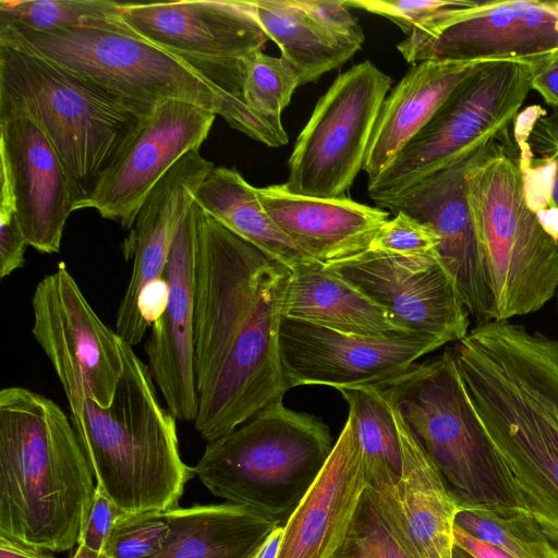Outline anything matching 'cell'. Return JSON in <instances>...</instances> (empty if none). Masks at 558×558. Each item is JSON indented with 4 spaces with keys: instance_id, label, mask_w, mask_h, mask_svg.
Wrapping results in <instances>:
<instances>
[{
    "instance_id": "cell-1",
    "label": "cell",
    "mask_w": 558,
    "mask_h": 558,
    "mask_svg": "<svg viewBox=\"0 0 558 558\" xmlns=\"http://www.w3.org/2000/svg\"><path fill=\"white\" fill-rule=\"evenodd\" d=\"M195 429L207 441L282 402L279 352L291 269L230 231L194 202Z\"/></svg>"
},
{
    "instance_id": "cell-2",
    "label": "cell",
    "mask_w": 558,
    "mask_h": 558,
    "mask_svg": "<svg viewBox=\"0 0 558 558\" xmlns=\"http://www.w3.org/2000/svg\"><path fill=\"white\" fill-rule=\"evenodd\" d=\"M485 432L537 521L558 529V340L510 320L451 348Z\"/></svg>"
},
{
    "instance_id": "cell-3",
    "label": "cell",
    "mask_w": 558,
    "mask_h": 558,
    "mask_svg": "<svg viewBox=\"0 0 558 558\" xmlns=\"http://www.w3.org/2000/svg\"><path fill=\"white\" fill-rule=\"evenodd\" d=\"M71 418L24 387L0 391V534L49 551L77 545L96 486Z\"/></svg>"
},
{
    "instance_id": "cell-4",
    "label": "cell",
    "mask_w": 558,
    "mask_h": 558,
    "mask_svg": "<svg viewBox=\"0 0 558 558\" xmlns=\"http://www.w3.org/2000/svg\"><path fill=\"white\" fill-rule=\"evenodd\" d=\"M123 372L108 407L90 399L70 418L99 486L124 512L178 507L195 475L179 451L175 417L157 397L146 363L121 340Z\"/></svg>"
},
{
    "instance_id": "cell-5",
    "label": "cell",
    "mask_w": 558,
    "mask_h": 558,
    "mask_svg": "<svg viewBox=\"0 0 558 558\" xmlns=\"http://www.w3.org/2000/svg\"><path fill=\"white\" fill-rule=\"evenodd\" d=\"M372 385L397 410L459 506L501 515L530 512L475 413L451 348Z\"/></svg>"
},
{
    "instance_id": "cell-6",
    "label": "cell",
    "mask_w": 558,
    "mask_h": 558,
    "mask_svg": "<svg viewBox=\"0 0 558 558\" xmlns=\"http://www.w3.org/2000/svg\"><path fill=\"white\" fill-rule=\"evenodd\" d=\"M0 97L24 109L48 136L84 209L105 171L147 117L65 68L0 44Z\"/></svg>"
},
{
    "instance_id": "cell-7",
    "label": "cell",
    "mask_w": 558,
    "mask_h": 558,
    "mask_svg": "<svg viewBox=\"0 0 558 558\" xmlns=\"http://www.w3.org/2000/svg\"><path fill=\"white\" fill-rule=\"evenodd\" d=\"M466 181L494 320L542 310L558 289V243L527 203L518 153L490 142L474 153Z\"/></svg>"
},
{
    "instance_id": "cell-8",
    "label": "cell",
    "mask_w": 558,
    "mask_h": 558,
    "mask_svg": "<svg viewBox=\"0 0 558 558\" xmlns=\"http://www.w3.org/2000/svg\"><path fill=\"white\" fill-rule=\"evenodd\" d=\"M332 448L319 417L279 402L208 441L194 473L215 496L283 524Z\"/></svg>"
},
{
    "instance_id": "cell-9",
    "label": "cell",
    "mask_w": 558,
    "mask_h": 558,
    "mask_svg": "<svg viewBox=\"0 0 558 558\" xmlns=\"http://www.w3.org/2000/svg\"><path fill=\"white\" fill-rule=\"evenodd\" d=\"M0 44L35 52L93 82L148 116L181 100L219 116L222 98L209 61L172 53L138 37L120 20L41 33L0 24Z\"/></svg>"
},
{
    "instance_id": "cell-10",
    "label": "cell",
    "mask_w": 558,
    "mask_h": 558,
    "mask_svg": "<svg viewBox=\"0 0 558 558\" xmlns=\"http://www.w3.org/2000/svg\"><path fill=\"white\" fill-rule=\"evenodd\" d=\"M531 89L529 59L478 62L392 163L367 181L369 197L378 205L507 135Z\"/></svg>"
},
{
    "instance_id": "cell-11",
    "label": "cell",
    "mask_w": 558,
    "mask_h": 558,
    "mask_svg": "<svg viewBox=\"0 0 558 558\" xmlns=\"http://www.w3.org/2000/svg\"><path fill=\"white\" fill-rule=\"evenodd\" d=\"M391 83L369 60L337 76L296 138L284 183L289 191L322 198L344 196L363 168Z\"/></svg>"
},
{
    "instance_id": "cell-12",
    "label": "cell",
    "mask_w": 558,
    "mask_h": 558,
    "mask_svg": "<svg viewBox=\"0 0 558 558\" xmlns=\"http://www.w3.org/2000/svg\"><path fill=\"white\" fill-rule=\"evenodd\" d=\"M32 310V333L70 410L85 399L108 407L123 372L121 339L99 318L64 265L37 283Z\"/></svg>"
},
{
    "instance_id": "cell-13",
    "label": "cell",
    "mask_w": 558,
    "mask_h": 558,
    "mask_svg": "<svg viewBox=\"0 0 558 558\" xmlns=\"http://www.w3.org/2000/svg\"><path fill=\"white\" fill-rule=\"evenodd\" d=\"M397 49L413 65L531 59L558 49V1H475L412 32Z\"/></svg>"
},
{
    "instance_id": "cell-14",
    "label": "cell",
    "mask_w": 558,
    "mask_h": 558,
    "mask_svg": "<svg viewBox=\"0 0 558 558\" xmlns=\"http://www.w3.org/2000/svg\"><path fill=\"white\" fill-rule=\"evenodd\" d=\"M446 342L420 333L361 336L283 317L279 352L290 388L325 385L337 390L389 379Z\"/></svg>"
},
{
    "instance_id": "cell-15",
    "label": "cell",
    "mask_w": 558,
    "mask_h": 558,
    "mask_svg": "<svg viewBox=\"0 0 558 558\" xmlns=\"http://www.w3.org/2000/svg\"><path fill=\"white\" fill-rule=\"evenodd\" d=\"M216 116L187 101L159 104L101 175L84 209L131 230L155 185L184 155L201 148Z\"/></svg>"
},
{
    "instance_id": "cell-16",
    "label": "cell",
    "mask_w": 558,
    "mask_h": 558,
    "mask_svg": "<svg viewBox=\"0 0 558 558\" xmlns=\"http://www.w3.org/2000/svg\"><path fill=\"white\" fill-rule=\"evenodd\" d=\"M326 266L411 333L435 337L447 344L470 331V313L438 259L412 260L366 250Z\"/></svg>"
},
{
    "instance_id": "cell-17",
    "label": "cell",
    "mask_w": 558,
    "mask_h": 558,
    "mask_svg": "<svg viewBox=\"0 0 558 558\" xmlns=\"http://www.w3.org/2000/svg\"><path fill=\"white\" fill-rule=\"evenodd\" d=\"M473 155L432 173L377 207L403 213L435 231L438 259L468 312L480 324L494 320V300L468 197L466 174Z\"/></svg>"
},
{
    "instance_id": "cell-18",
    "label": "cell",
    "mask_w": 558,
    "mask_h": 558,
    "mask_svg": "<svg viewBox=\"0 0 558 558\" xmlns=\"http://www.w3.org/2000/svg\"><path fill=\"white\" fill-rule=\"evenodd\" d=\"M0 157L11 180L17 219L28 245L39 253H58L66 220L75 210L72 182L37 122L1 97Z\"/></svg>"
},
{
    "instance_id": "cell-19",
    "label": "cell",
    "mask_w": 558,
    "mask_h": 558,
    "mask_svg": "<svg viewBox=\"0 0 558 558\" xmlns=\"http://www.w3.org/2000/svg\"><path fill=\"white\" fill-rule=\"evenodd\" d=\"M119 16L138 37L196 60L239 59L269 39L248 1L121 2Z\"/></svg>"
},
{
    "instance_id": "cell-20",
    "label": "cell",
    "mask_w": 558,
    "mask_h": 558,
    "mask_svg": "<svg viewBox=\"0 0 558 558\" xmlns=\"http://www.w3.org/2000/svg\"><path fill=\"white\" fill-rule=\"evenodd\" d=\"M197 226L194 204L182 221L165 269L169 294L145 344L147 366L178 420L194 422L198 410L195 374V262Z\"/></svg>"
},
{
    "instance_id": "cell-21",
    "label": "cell",
    "mask_w": 558,
    "mask_h": 558,
    "mask_svg": "<svg viewBox=\"0 0 558 558\" xmlns=\"http://www.w3.org/2000/svg\"><path fill=\"white\" fill-rule=\"evenodd\" d=\"M213 167L199 149L184 155L155 185L122 244L123 256L132 260L133 267L117 311L114 331L131 347L148 331L140 316V295L163 276L175 234Z\"/></svg>"
},
{
    "instance_id": "cell-22",
    "label": "cell",
    "mask_w": 558,
    "mask_h": 558,
    "mask_svg": "<svg viewBox=\"0 0 558 558\" xmlns=\"http://www.w3.org/2000/svg\"><path fill=\"white\" fill-rule=\"evenodd\" d=\"M366 487L362 451L348 415L324 469L282 524L277 558H336Z\"/></svg>"
},
{
    "instance_id": "cell-23",
    "label": "cell",
    "mask_w": 558,
    "mask_h": 558,
    "mask_svg": "<svg viewBox=\"0 0 558 558\" xmlns=\"http://www.w3.org/2000/svg\"><path fill=\"white\" fill-rule=\"evenodd\" d=\"M267 214L310 258L330 265L369 248L389 211L345 196L322 198L293 193L283 184L257 189Z\"/></svg>"
},
{
    "instance_id": "cell-24",
    "label": "cell",
    "mask_w": 558,
    "mask_h": 558,
    "mask_svg": "<svg viewBox=\"0 0 558 558\" xmlns=\"http://www.w3.org/2000/svg\"><path fill=\"white\" fill-rule=\"evenodd\" d=\"M478 62L432 59L407 72L380 109L362 168L368 180L392 163Z\"/></svg>"
},
{
    "instance_id": "cell-25",
    "label": "cell",
    "mask_w": 558,
    "mask_h": 558,
    "mask_svg": "<svg viewBox=\"0 0 558 558\" xmlns=\"http://www.w3.org/2000/svg\"><path fill=\"white\" fill-rule=\"evenodd\" d=\"M391 408L403 460L395 495L400 518L420 558H451L459 505L440 472Z\"/></svg>"
},
{
    "instance_id": "cell-26",
    "label": "cell",
    "mask_w": 558,
    "mask_h": 558,
    "mask_svg": "<svg viewBox=\"0 0 558 558\" xmlns=\"http://www.w3.org/2000/svg\"><path fill=\"white\" fill-rule=\"evenodd\" d=\"M283 317L361 336L411 333L384 307L313 259L291 270Z\"/></svg>"
},
{
    "instance_id": "cell-27",
    "label": "cell",
    "mask_w": 558,
    "mask_h": 558,
    "mask_svg": "<svg viewBox=\"0 0 558 558\" xmlns=\"http://www.w3.org/2000/svg\"><path fill=\"white\" fill-rule=\"evenodd\" d=\"M169 534L153 558H254L281 525L232 502L169 510Z\"/></svg>"
},
{
    "instance_id": "cell-28",
    "label": "cell",
    "mask_w": 558,
    "mask_h": 558,
    "mask_svg": "<svg viewBox=\"0 0 558 558\" xmlns=\"http://www.w3.org/2000/svg\"><path fill=\"white\" fill-rule=\"evenodd\" d=\"M194 202L230 231L291 270L312 260L272 221L260 203L257 187L236 170L214 166L198 187Z\"/></svg>"
},
{
    "instance_id": "cell-29",
    "label": "cell",
    "mask_w": 558,
    "mask_h": 558,
    "mask_svg": "<svg viewBox=\"0 0 558 558\" xmlns=\"http://www.w3.org/2000/svg\"><path fill=\"white\" fill-rule=\"evenodd\" d=\"M251 10L281 57L299 74L301 85L316 82L344 64L356 50L336 43L292 0H253Z\"/></svg>"
},
{
    "instance_id": "cell-30",
    "label": "cell",
    "mask_w": 558,
    "mask_h": 558,
    "mask_svg": "<svg viewBox=\"0 0 558 558\" xmlns=\"http://www.w3.org/2000/svg\"><path fill=\"white\" fill-rule=\"evenodd\" d=\"M349 405L363 458L367 486L396 495L402 476V450L393 411L373 385L338 389Z\"/></svg>"
},
{
    "instance_id": "cell-31",
    "label": "cell",
    "mask_w": 558,
    "mask_h": 558,
    "mask_svg": "<svg viewBox=\"0 0 558 558\" xmlns=\"http://www.w3.org/2000/svg\"><path fill=\"white\" fill-rule=\"evenodd\" d=\"M526 113L530 132L517 133L518 145L535 148L541 157L518 153L527 203L543 227L558 243V113L542 116L535 108Z\"/></svg>"
},
{
    "instance_id": "cell-32",
    "label": "cell",
    "mask_w": 558,
    "mask_h": 558,
    "mask_svg": "<svg viewBox=\"0 0 558 558\" xmlns=\"http://www.w3.org/2000/svg\"><path fill=\"white\" fill-rule=\"evenodd\" d=\"M338 555L420 558L400 518L395 495L366 487Z\"/></svg>"
},
{
    "instance_id": "cell-33",
    "label": "cell",
    "mask_w": 558,
    "mask_h": 558,
    "mask_svg": "<svg viewBox=\"0 0 558 558\" xmlns=\"http://www.w3.org/2000/svg\"><path fill=\"white\" fill-rule=\"evenodd\" d=\"M235 84L240 99L259 119L284 130L281 114L289 106L299 74L282 57L254 51L235 61Z\"/></svg>"
},
{
    "instance_id": "cell-34",
    "label": "cell",
    "mask_w": 558,
    "mask_h": 558,
    "mask_svg": "<svg viewBox=\"0 0 558 558\" xmlns=\"http://www.w3.org/2000/svg\"><path fill=\"white\" fill-rule=\"evenodd\" d=\"M454 524L472 536L489 543L512 558H558L531 512L501 515L478 508L459 506Z\"/></svg>"
},
{
    "instance_id": "cell-35",
    "label": "cell",
    "mask_w": 558,
    "mask_h": 558,
    "mask_svg": "<svg viewBox=\"0 0 558 558\" xmlns=\"http://www.w3.org/2000/svg\"><path fill=\"white\" fill-rule=\"evenodd\" d=\"M111 0H0V24L49 33L119 19Z\"/></svg>"
},
{
    "instance_id": "cell-36",
    "label": "cell",
    "mask_w": 558,
    "mask_h": 558,
    "mask_svg": "<svg viewBox=\"0 0 558 558\" xmlns=\"http://www.w3.org/2000/svg\"><path fill=\"white\" fill-rule=\"evenodd\" d=\"M169 529V510L123 513L102 551L109 558H153L162 548Z\"/></svg>"
},
{
    "instance_id": "cell-37",
    "label": "cell",
    "mask_w": 558,
    "mask_h": 558,
    "mask_svg": "<svg viewBox=\"0 0 558 558\" xmlns=\"http://www.w3.org/2000/svg\"><path fill=\"white\" fill-rule=\"evenodd\" d=\"M438 236L430 227L397 213L378 230L368 250L412 260H434L438 259Z\"/></svg>"
},
{
    "instance_id": "cell-38",
    "label": "cell",
    "mask_w": 558,
    "mask_h": 558,
    "mask_svg": "<svg viewBox=\"0 0 558 558\" xmlns=\"http://www.w3.org/2000/svg\"><path fill=\"white\" fill-rule=\"evenodd\" d=\"M351 9L384 16L408 35L439 20L448 12L473 4L472 0H344Z\"/></svg>"
},
{
    "instance_id": "cell-39",
    "label": "cell",
    "mask_w": 558,
    "mask_h": 558,
    "mask_svg": "<svg viewBox=\"0 0 558 558\" xmlns=\"http://www.w3.org/2000/svg\"><path fill=\"white\" fill-rule=\"evenodd\" d=\"M320 29L341 46L360 50L364 32L343 1L292 0Z\"/></svg>"
},
{
    "instance_id": "cell-40",
    "label": "cell",
    "mask_w": 558,
    "mask_h": 558,
    "mask_svg": "<svg viewBox=\"0 0 558 558\" xmlns=\"http://www.w3.org/2000/svg\"><path fill=\"white\" fill-rule=\"evenodd\" d=\"M0 178V278L3 279L24 266L29 245L17 219L10 177L2 167Z\"/></svg>"
},
{
    "instance_id": "cell-41",
    "label": "cell",
    "mask_w": 558,
    "mask_h": 558,
    "mask_svg": "<svg viewBox=\"0 0 558 558\" xmlns=\"http://www.w3.org/2000/svg\"><path fill=\"white\" fill-rule=\"evenodd\" d=\"M124 512L96 485L86 523L77 545L102 553L107 537L114 523Z\"/></svg>"
},
{
    "instance_id": "cell-42",
    "label": "cell",
    "mask_w": 558,
    "mask_h": 558,
    "mask_svg": "<svg viewBox=\"0 0 558 558\" xmlns=\"http://www.w3.org/2000/svg\"><path fill=\"white\" fill-rule=\"evenodd\" d=\"M531 88L558 113V49L529 59Z\"/></svg>"
},
{
    "instance_id": "cell-43",
    "label": "cell",
    "mask_w": 558,
    "mask_h": 558,
    "mask_svg": "<svg viewBox=\"0 0 558 558\" xmlns=\"http://www.w3.org/2000/svg\"><path fill=\"white\" fill-rule=\"evenodd\" d=\"M169 294L168 282L161 278L146 286L138 299L141 319L147 329L160 317L167 305Z\"/></svg>"
},
{
    "instance_id": "cell-44",
    "label": "cell",
    "mask_w": 558,
    "mask_h": 558,
    "mask_svg": "<svg viewBox=\"0 0 558 558\" xmlns=\"http://www.w3.org/2000/svg\"><path fill=\"white\" fill-rule=\"evenodd\" d=\"M453 536L454 545L463 548L475 558H512L500 548L472 536L456 524Z\"/></svg>"
},
{
    "instance_id": "cell-45",
    "label": "cell",
    "mask_w": 558,
    "mask_h": 558,
    "mask_svg": "<svg viewBox=\"0 0 558 558\" xmlns=\"http://www.w3.org/2000/svg\"><path fill=\"white\" fill-rule=\"evenodd\" d=\"M0 558H54L49 550L0 534Z\"/></svg>"
},
{
    "instance_id": "cell-46",
    "label": "cell",
    "mask_w": 558,
    "mask_h": 558,
    "mask_svg": "<svg viewBox=\"0 0 558 558\" xmlns=\"http://www.w3.org/2000/svg\"><path fill=\"white\" fill-rule=\"evenodd\" d=\"M282 524L277 526L254 558H277L282 537Z\"/></svg>"
},
{
    "instance_id": "cell-47",
    "label": "cell",
    "mask_w": 558,
    "mask_h": 558,
    "mask_svg": "<svg viewBox=\"0 0 558 558\" xmlns=\"http://www.w3.org/2000/svg\"><path fill=\"white\" fill-rule=\"evenodd\" d=\"M71 558H109L104 551L96 553L83 545H77L74 555Z\"/></svg>"
},
{
    "instance_id": "cell-48",
    "label": "cell",
    "mask_w": 558,
    "mask_h": 558,
    "mask_svg": "<svg viewBox=\"0 0 558 558\" xmlns=\"http://www.w3.org/2000/svg\"><path fill=\"white\" fill-rule=\"evenodd\" d=\"M537 521V520H536ZM541 527L543 529L544 533L548 537V539L551 542V544L558 549V529L550 525L547 522L537 521Z\"/></svg>"
},
{
    "instance_id": "cell-49",
    "label": "cell",
    "mask_w": 558,
    "mask_h": 558,
    "mask_svg": "<svg viewBox=\"0 0 558 558\" xmlns=\"http://www.w3.org/2000/svg\"><path fill=\"white\" fill-rule=\"evenodd\" d=\"M451 558H475L473 555L464 550L463 548L454 545L452 549Z\"/></svg>"
},
{
    "instance_id": "cell-50",
    "label": "cell",
    "mask_w": 558,
    "mask_h": 558,
    "mask_svg": "<svg viewBox=\"0 0 558 558\" xmlns=\"http://www.w3.org/2000/svg\"><path fill=\"white\" fill-rule=\"evenodd\" d=\"M336 558H360L351 555H338Z\"/></svg>"
},
{
    "instance_id": "cell-51",
    "label": "cell",
    "mask_w": 558,
    "mask_h": 558,
    "mask_svg": "<svg viewBox=\"0 0 558 558\" xmlns=\"http://www.w3.org/2000/svg\"><path fill=\"white\" fill-rule=\"evenodd\" d=\"M556 300H557V310H558V289H557V292H556Z\"/></svg>"
}]
</instances>
